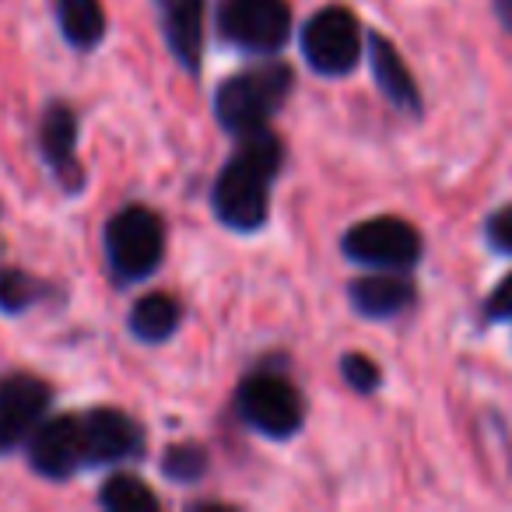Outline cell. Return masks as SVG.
I'll list each match as a JSON object with an SVG mask.
<instances>
[{"instance_id":"cell-1","label":"cell","mask_w":512,"mask_h":512,"mask_svg":"<svg viewBox=\"0 0 512 512\" xmlns=\"http://www.w3.org/2000/svg\"><path fill=\"white\" fill-rule=\"evenodd\" d=\"M281 165H285V148L278 134H271L267 127L242 134L211 190V204L221 225H228L232 232H256L260 225H267L271 190Z\"/></svg>"},{"instance_id":"cell-2","label":"cell","mask_w":512,"mask_h":512,"mask_svg":"<svg viewBox=\"0 0 512 512\" xmlns=\"http://www.w3.org/2000/svg\"><path fill=\"white\" fill-rule=\"evenodd\" d=\"M295 88V74L288 64H253L232 74L214 92V116L232 137L253 134L271 123V116L288 102Z\"/></svg>"},{"instance_id":"cell-3","label":"cell","mask_w":512,"mask_h":512,"mask_svg":"<svg viewBox=\"0 0 512 512\" xmlns=\"http://www.w3.org/2000/svg\"><path fill=\"white\" fill-rule=\"evenodd\" d=\"M109 267L123 281H144L158 271L165 253V225L151 207L130 204L116 211L106 225Z\"/></svg>"},{"instance_id":"cell-4","label":"cell","mask_w":512,"mask_h":512,"mask_svg":"<svg viewBox=\"0 0 512 512\" xmlns=\"http://www.w3.org/2000/svg\"><path fill=\"white\" fill-rule=\"evenodd\" d=\"M235 411L253 432L267 435V439H288L306 421V400L278 372H256V376L242 379L239 393H235Z\"/></svg>"},{"instance_id":"cell-5","label":"cell","mask_w":512,"mask_h":512,"mask_svg":"<svg viewBox=\"0 0 512 512\" xmlns=\"http://www.w3.org/2000/svg\"><path fill=\"white\" fill-rule=\"evenodd\" d=\"M299 46L316 74L344 78L355 71L358 57H362V25H358L355 11H348L344 4H330L302 25Z\"/></svg>"},{"instance_id":"cell-6","label":"cell","mask_w":512,"mask_h":512,"mask_svg":"<svg viewBox=\"0 0 512 512\" xmlns=\"http://www.w3.org/2000/svg\"><path fill=\"white\" fill-rule=\"evenodd\" d=\"M218 32L242 53H278L292 36L288 0H221Z\"/></svg>"},{"instance_id":"cell-7","label":"cell","mask_w":512,"mask_h":512,"mask_svg":"<svg viewBox=\"0 0 512 512\" xmlns=\"http://www.w3.org/2000/svg\"><path fill=\"white\" fill-rule=\"evenodd\" d=\"M344 256L355 264L376 267V271H411L421 260V235L411 221L393 218H369L358 221L344 232Z\"/></svg>"},{"instance_id":"cell-8","label":"cell","mask_w":512,"mask_h":512,"mask_svg":"<svg viewBox=\"0 0 512 512\" xmlns=\"http://www.w3.org/2000/svg\"><path fill=\"white\" fill-rule=\"evenodd\" d=\"M50 407V386L36 376H8L0 383V453L25 442Z\"/></svg>"},{"instance_id":"cell-9","label":"cell","mask_w":512,"mask_h":512,"mask_svg":"<svg viewBox=\"0 0 512 512\" xmlns=\"http://www.w3.org/2000/svg\"><path fill=\"white\" fill-rule=\"evenodd\" d=\"M29 460L43 477H71L74 470L85 467V432H81V418L74 414H60L53 421L36 425L29 442Z\"/></svg>"},{"instance_id":"cell-10","label":"cell","mask_w":512,"mask_h":512,"mask_svg":"<svg viewBox=\"0 0 512 512\" xmlns=\"http://www.w3.org/2000/svg\"><path fill=\"white\" fill-rule=\"evenodd\" d=\"M85 432V463H123L141 456L144 432L130 414L116 407H95L81 418Z\"/></svg>"},{"instance_id":"cell-11","label":"cell","mask_w":512,"mask_h":512,"mask_svg":"<svg viewBox=\"0 0 512 512\" xmlns=\"http://www.w3.org/2000/svg\"><path fill=\"white\" fill-rule=\"evenodd\" d=\"M369 64H372V78H376L379 92L386 95L390 106H397L400 113H407V116L425 113L418 81H414V74L407 71V64L397 53V46H393L383 32H372L369 36Z\"/></svg>"},{"instance_id":"cell-12","label":"cell","mask_w":512,"mask_h":512,"mask_svg":"<svg viewBox=\"0 0 512 512\" xmlns=\"http://www.w3.org/2000/svg\"><path fill=\"white\" fill-rule=\"evenodd\" d=\"M158 15L172 57L197 74L204 53V0H158Z\"/></svg>"},{"instance_id":"cell-13","label":"cell","mask_w":512,"mask_h":512,"mask_svg":"<svg viewBox=\"0 0 512 512\" xmlns=\"http://www.w3.org/2000/svg\"><path fill=\"white\" fill-rule=\"evenodd\" d=\"M348 299L365 320H393L414 306V285L400 278V271L372 274V278L351 281Z\"/></svg>"},{"instance_id":"cell-14","label":"cell","mask_w":512,"mask_h":512,"mask_svg":"<svg viewBox=\"0 0 512 512\" xmlns=\"http://www.w3.org/2000/svg\"><path fill=\"white\" fill-rule=\"evenodd\" d=\"M74 144H78V120L67 106H50L43 116V155L53 165L60 179H64L71 190L81 186V165L74 155Z\"/></svg>"},{"instance_id":"cell-15","label":"cell","mask_w":512,"mask_h":512,"mask_svg":"<svg viewBox=\"0 0 512 512\" xmlns=\"http://www.w3.org/2000/svg\"><path fill=\"white\" fill-rule=\"evenodd\" d=\"M179 327V306L172 295L151 292L144 299H137V306L130 309V334L141 337L144 344H162L176 334Z\"/></svg>"},{"instance_id":"cell-16","label":"cell","mask_w":512,"mask_h":512,"mask_svg":"<svg viewBox=\"0 0 512 512\" xmlns=\"http://www.w3.org/2000/svg\"><path fill=\"white\" fill-rule=\"evenodd\" d=\"M57 15L67 43L78 50H92L106 36V11L99 0H57Z\"/></svg>"},{"instance_id":"cell-17","label":"cell","mask_w":512,"mask_h":512,"mask_svg":"<svg viewBox=\"0 0 512 512\" xmlns=\"http://www.w3.org/2000/svg\"><path fill=\"white\" fill-rule=\"evenodd\" d=\"M99 502L113 512H155L158 495L134 474H113L106 484H102V495Z\"/></svg>"},{"instance_id":"cell-18","label":"cell","mask_w":512,"mask_h":512,"mask_svg":"<svg viewBox=\"0 0 512 512\" xmlns=\"http://www.w3.org/2000/svg\"><path fill=\"white\" fill-rule=\"evenodd\" d=\"M162 470L165 477H172V481H197V477H204L207 470V453L200 446H169L162 456Z\"/></svg>"},{"instance_id":"cell-19","label":"cell","mask_w":512,"mask_h":512,"mask_svg":"<svg viewBox=\"0 0 512 512\" xmlns=\"http://www.w3.org/2000/svg\"><path fill=\"white\" fill-rule=\"evenodd\" d=\"M341 376H344V383L351 386V390H358V393H372L379 386V365L372 362V358H365V355H344L341 358Z\"/></svg>"},{"instance_id":"cell-20","label":"cell","mask_w":512,"mask_h":512,"mask_svg":"<svg viewBox=\"0 0 512 512\" xmlns=\"http://www.w3.org/2000/svg\"><path fill=\"white\" fill-rule=\"evenodd\" d=\"M484 235H488L491 249L512 256V204L498 207V211L491 214L488 221H484Z\"/></svg>"},{"instance_id":"cell-21","label":"cell","mask_w":512,"mask_h":512,"mask_svg":"<svg viewBox=\"0 0 512 512\" xmlns=\"http://www.w3.org/2000/svg\"><path fill=\"white\" fill-rule=\"evenodd\" d=\"M32 281L25 278V274L11 271L0 278V306L4 309H25L32 302Z\"/></svg>"},{"instance_id":"cell-22","label":"cell","mask_w":512,"mask_h":512,"mask_svg":"<svg viewBox=\"0 0 512 512\" xmlns=\"http://www.w3.org/2000/svg\"><path fill=\"white\" fill-rule=\"evenodd\" d=\"M484 316H488L491 323L512 320V274L498 281V288L491 292V299L484 302Z\"/></svg>"},{"instance_id":"cell-23","label":"cell","mask_w":512,"mask_h":512,"mask_svg":"<svg viewBox=\"0 0 512 512\" xmlns=\"http://www.w3.org/2000/svg\"><path fill=\"white\" fill-rule=\"evenodd\" d=\"M495 4H498V18H502V25L512 36V0H495Z\"/></svg>"}]
</instances>
